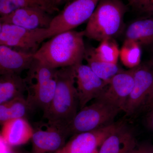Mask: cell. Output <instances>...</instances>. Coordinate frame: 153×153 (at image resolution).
I'll return each mask as SVG.
<instances>
[{"mask_svg":"<svg viewBox=\"0 0 153 153\" xmlns=\"http://www.w3.org/2000/svg\"><path fill=\"white\" fill-rule=\"evenodd\" d=\"M83 31L60 33L43 42L33 55L35 60L53 69L82 63L85 47Z\"/></svg>","mask_w":153,"mask_h":153,"instance_id":"6da1fadb","label":"cell"},{"mask_svg":"<svg viewBox=\"0 0 153 153\" xmlns=\"http://www.w3.org/2000/svg\"><path fill=\"white\" fill-rule=\"evenodd\" d=\"M55 94L43 116L47 122L68 125L78 111L75 66L57 69Z\"/></svg>","mask_w":153,"mask_h":153,"instance_id":"7a4b0ae2","label":"cell"},{"mask_svg":"<svg viewBox=\"0 0 153 153\" xmlns=\"http://www.w3.org/2000/svg\"><path fill=\"white\" fill-rule=\"evenodd\" d=\"M127 10L120 0H100L83 30L84 36L100 42L119 36L124 28Z\"/></svg>","mask_w":153,"mask_h":153,"instance_id":"3957f363","label":"cell"},{"mask_svg":"<svg viewBox=\"0 0 153 153\" xmlns=\"http://www.w3.org/2000/svg\"><path fill=\"white\" fill-rule=\"evenodd\" d=\"M57 69L34 60L25 78L27 87V100L33 109L44 112L49 107L55 94Z\"/></svg>","mask_w":153,"mask_h":153,"instance_id":"277c9868","label":"cell"},{"mask_svg":"<svg viewBox=\"0 0 153 153\" xmlns=\"http://www.w3.org/2000/svg\"><path fill=\"white\" fill-rule=\"evenodd\" d=\"M120 111L110 105L96 100L79 109L70 123L71 135L91 131L111 124Z\"/></svg>","mask_w":153,"mask_h":153,"instance_id":"5b68a950","label":"cell"},{"mask_svg":"<svg viewBox=\"0 0 153 153\" xmlns=\"http://www.w3.org/2000/svg\"><path fill=\"white\" fill-rule=\"evenodd\" d=\"M100 0H73L63 10L53 17L47 28V39L73 30L91 16Z\"/></svg>","mask_w":153,"mask_h":153,"instance_id":"8992f818","label":"cell"},{"mask_svg":"<svg viewBox=\"0 0 153 153\" xmlns=\"http://www.w3.org/2000/svg\"><path fill=\"white\" fill-rule=\"evenodd\" d=\"M47 28L30 30L16 25L3 24L0 33V45L34 54L47 39Z\"/></svg>","mask_w":153,"mask_h":153,"instance_id":"52a82bcc","label":"cell"},{"mask_svg":"<svg viewBox=\"0 0 153 153\" xmlns=\"http://www.w3.org/2000/svg\"><path fill=\"white\" fill-rule=\"evenodd\" d=\"M47 123L34 129L30 153H56L64 146L66 139L71 135L68 125Z\"/></svg>","mask_w":153,"mask_h":153,"instance_id":"ba28073f","label":"cell"},{"mask_svg":"<svg viewBox=\"0 0 153 153\" xmlns=\"http://www.w3.org/2000/svg\"><path fill=\"white\" fill-rule=\"evenodd\" d=\"M135 69L123 70L114 76L96 100L124 111L133 87Z\"/></svg>","mask_w":153,"mask_h":153,"instance_id":"9c48e42d","label":"cell"},{"mask_svg":"<svg viewBox=\"0 0 153 153\" xmlns=\"http://www.w3.org/2000/svg\"><path fill=\"white\" fill-rule=\"evenodd\" d=\"M119 124L112 123L91 131L73 135L71 139L56 153H97L105 140Z\"/></svg>","mask_w":153,"mask_h":153,"instance_id":"30bf717a","label":"cell"},{"mask_svg":"<svg viewBox=\"0 0 153 153\" xmlns=\"http://www.w3.org/2000/svg\"><path fill=\"white\" fill-rule=\"evenodd\" d=\"M75 84L79 102V109L96 99L106 85L87 65L79 63L75 65Z\"/></svg>","mask_w":153,"mask_h":153,"instance_id":"8fae6325","label":"cell"},{"mask_svg":"<svg viewBox=\"0 0 153 153\" xmlns=\"http://www.w3.org/2000/svg\"><path fill=\"white\" fill-rule=\"evenodd\" d=\"M153 85V65L136 67L133 87L126 103L124 111L128 115L134 113L144 104Z\"/></svg>","mask_w":153,"mask_h":153,"instance_id":"7c38bea8","label":"cell"},{"mask_svg":"<svg viewBox=\"0 0 153 153\" xmlns=\"http://www.w3.org/2000/svg\"><path fill=\"white\" fill-rule=\"evenodd\" d=\"M52 14L36 7L18 9L5 16H0L3 24H10L30 30L48 28L52 21Z\"/></svg>","mask_w":153,"mask_h":153,"instance_id":"4fadbf2b","label":"cell"},{"mask_svg":"<svg viewBox=\"0 0 153 153\" xmlns=\"http://www.w3.org/2000/svg\"><path fill=\"white\" fill-rule=\"evenodd\" d=\"M33 55L0 45V76L28 70L35 60Z\"/></svg>","mask_w":153,"mask_h":153,"instance_id":"5bb4252c","label":"cell"},{"mask_svg":"<svg viewBox=\"0 0 153 153\" xmlns=\"http://www.w3.org/2000/svg\"><path fill=\"white\" fill-rule=\"evenodd\" d=\"M1 134L11 148L25 145L31 140L34 129L25 118L15 119L3 124Z\"/></svg>","mask_w":153,"mask_h":153,"instance_id":"9a60e30c","label":"cell"},{"mask_svg":"<svg viewBox=\"0 0 153 153\" xmlns=\"http://www.w3.org/2000/svg\"><path fill=\"white\" fill-rule=\"evenodd\" d=\"M136 146L133 133L126 126L119 124L115 130L105 140L97 153H129Z\"/></svg>","mask_w":153,"mask_h":153,"instance_id":"2e32d148","label":"cell"},{"mask_svg":"<svg viewBox=\"0 0 153 153\" xmlns=\"http://www.w3.org/2000/svg\"><path fill=\"white\" fill-rule=\"evenodd\" d=\"M84 59L88 66L106 85L114 76L124 70L118 64H111L100 60L95 55L94 47H85Z\"/></svg>","mask_w":153,"mask_h":153,"instance_id":"e0dca14e","label":"cell"},{"mask_svg":"<svg viewBox=\"0 0 153 153\" xmlns=\"http://www.w3.org/2000/svg\"><path fill=\"white\" fill-rule=\"evenodd\" d=\"M27 91L25 78L20 74L0 76V105L19 97L24 96Z\"/></svg>","mask_w":153,"mask_h":153,"instance_id":"ac0fdd59","label":"cell"},{"mask_svg":"<svg viewBox=\"0 0 153 153\" xmlns=\"http://www.w3.org/2000/svg\"><path fill=\"white\" fill-rule=\"evenodd\" d=\"M125 39L140 45L153 44V18L140 19L130 24L126 30Z\"/></svg>","mask_w":153,"mask_h":153,"instance_id":"d6986e66","label":"cell"},{"mask_svg":"<svg viewBox=\"0 0 153 153\" xmlns=\"http://www.w3.org/2000/svg\"><path fill=\"white\" fill-rule=\"evenodd\" d=\"M33 108L27 98L22 96L0 105V124L15 119L25 118Z\"/></svg>","mask_w":153,"mask_h":153,"instance_id":"ffe728a7","label":"cell"},{"mask_svg":"<svg viewBox=\"0 0 153 153\" xmlns=\"http://www.w3.org/2000/svg\"><path fill=\"white\" fill-rule=\"evenodd\" d=\"M25 7L38 8L51 14L59 11L54 0H0V16H5Z\"/></svg>","mask_w":153,"mask_h":153,"instance_id":"44dd1931","label":"cell"},{"mask_svg":"<svg viewBox=\"0 0 153 153\" xmlns=\"http://www.w3.org/2000/svg\"><path fill=\"white\" fill-rule=\"evenodd\" d=\"M139 44L135 41L125 39L120 50L119 58L123 64L129 69L139 66L141 59Z\"/></svg>","mask_w":153,"mask_h":153,"instance_id":"7402d4cb","label":"cell"},{"mask_svg":"<svg viewBox=\"0 0 153 153\" xmlns=\"http://www.w3.org/2000/svg\"><path fill=\"white\" fill-rule=\"evenodd\" d=\"M100 42L98 47L94 48L97 58L106 63L117 64L120 49L114 38H105Z\"/></svg>","mask_w":153,"mask_h":153,"instance_id":"603a6c76","label":"cell"},{"mask_svg":"<svg viewBox=\"0 0 153 153\" xmlns=\"http://www.w3.org/2000/svg\"><path fill=\"white\" fill-rule=\"evenodd\" d=\"M129 4L134 8L146 13L153 8V0H129Z\"/></svg>","mask_w":153,"mask_h":153,"instance_id":"cb8c5ba5","label":"cell"},{"mask_svg":"<svg viewBox=\"0 0 153 153\" xmlns=\"http://www.w3.org/2000/svg\"><path fill=\"white\" fill-rule=\"evenodd\" d=\"M129 153H153V145L143 144L138 147L136 146Z\"/></svg>","mask_w":153,"mask_h":153,"instance_id":"d4e9b609","label":"cell"},{"mask_svg":"<svg viewBox=\"0 0 153 153\" xmlns=\"http://www.w3.org/2000/svg\"><path fill=\"white\" fill-rule=\"evenodd\" d=\"M146 108L150 111L153 108V85L144 103Z\"/></svg>","mask_w":153,"mask_h":153,"instance_id":"484cf974","label":"cell"},{"mask_svg":"<svg viewBox=\"0 0 153 153\" xmlns=\"http://www.w3.org/2000/svg\"><path fill=\"white\" fill-rule=\"evenodd\" d=\"M146 123L148 128L153 131V108L150 111L146 119Z\"/></svg>","mask_w":153,"mask_h":153,"instance_id":"4316f807","label":"cell"},{"mask_svg":"<svg viewBox=\"0 0 153 153\" xmlns=\"http://www.w3.org/2000/svg\"><path fill=\"white\" fill-rule=\"evenodd\" d=\"M9 147H10L6 144L0 134V153H3Z\"/></svg>","mask_w":153,"mask_h":153,"instance_id":"83f0119b","label":"cell"},{"mask_svg":"<svg viewBox=\"0 0 153 153\" xmlns=\"http://www.w3.org/2000/svg\"><path fill=\"white\" fill-rule=\"evenodd\" d=\"M73 0H54V3L55 5L58 7L60 5L63 4L64 3L70 2Z\"/></svg>","mask_w":153,"mask_h":153,"instance_id":"f1b7e54d","label":"cell"},{"mask_svg":"<svg viewBox=\"0 0 153 153\" xmlns=\"http://www.w3.org/2000/svg\"><path fill=\"white\" fill-rule=\"evenodd\" d=\"M2 153H26L24 152H21V151H19L17 150H15L13 149V148L9 147L4 152H3Z\"/></svg>","mask_w":153,"mask_h":153,"instance_id":"f546056e","label":"cell"},{"mask_svg":"<svg viewBox=\"0 0 153 153\" xmlns=\"http://www.w3.org/2000/svg\"><path fill=\"white\" fill-rule=\"evenodd\" d=\"M148 13H150L152 14V15L153 16V8H152L149 11V12H148Z\"/></svg>","mask_w":153,"mask_h":153,"instance_id":"4dcf8cb0","label":"cell"},{"mask_svg":"<svg viewBox=\"0 0 153 153\" xmlns=\"http://www.w3.org/2000/svg\"><path fill=\"white\" fill-rule=\"evenodd\" d=\"M2 26V23H1V20H0V33H1V30Z\"/></svg>","mask_w":153,"mask_h":153,"instance_id":"1f68e13d","label":"cell"},{"mask_svg":"<svg viewBox=\"0 0 153 153\" xmlns=\"http://www.w3.org/2000/svg\"><path fill=\"white\" fill-rule=\"evenodd\" d=\"M152 65H153V64H152Z\"/></svg>","mask_w":153,"mask_h":153,"instance_id":"d6a6232c","label":"cell"},{"mask_svg":"<svg viewBox=\"0 0 153 153\" xmlns=\"http://www.w3.org/2000/svg\"></svg>","mask_w":153,"mask_h":153,"instance_id":"836d02e7","label":"cell"}]
</instances>
